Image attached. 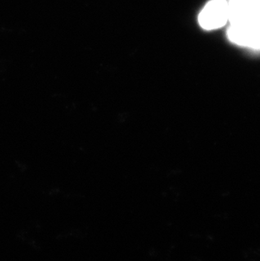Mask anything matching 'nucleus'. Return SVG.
Returning <instances> with one entry per match:
<instances>
[{
    "label": "nucleus",
    "instance_id": "3",
    "mask_svg": "<svg viewBox=\"0 0 260 261\" xmlns=\"http://www.w3.org/2000/svg\"><path fill=\"white\" fill-rule=\"evenodd\" d=\"M229 22L245 24L260 20V0H228Z\"/></svg>",
    "mask_w": 260,
    "mask_h": 261
},
{
    "label": "nucleus",
    "instance_id": "1",
    "mask_svg": "<svg viewBox=\"0 0 260 261\" xmlns=\"http://www.w3.org/2000/svg\"><path fill=\"white\" fill-rule=\"evenodd\" d=\"M228 20L227 0H211L199 15V25L208 31L222 28Z\"/></svg>",
    "mask_w": 260,
    "mask_h": 261
},
{
    "label": "nucleus",
    "instance_id": "2",
    "mask_svg": "<svg viewBox=\"0 0 260 261\" xmlns=\"http://www.w3.org/2000/svg\"><path fill=\"white\" fill-rule=\"evenodd\" d=\"M227 35L230 41L238 46L260 49V20L230 25Z\"/></svg>",
    "mask_w": 260,
    "mask_h": 261
}]
</instances>
